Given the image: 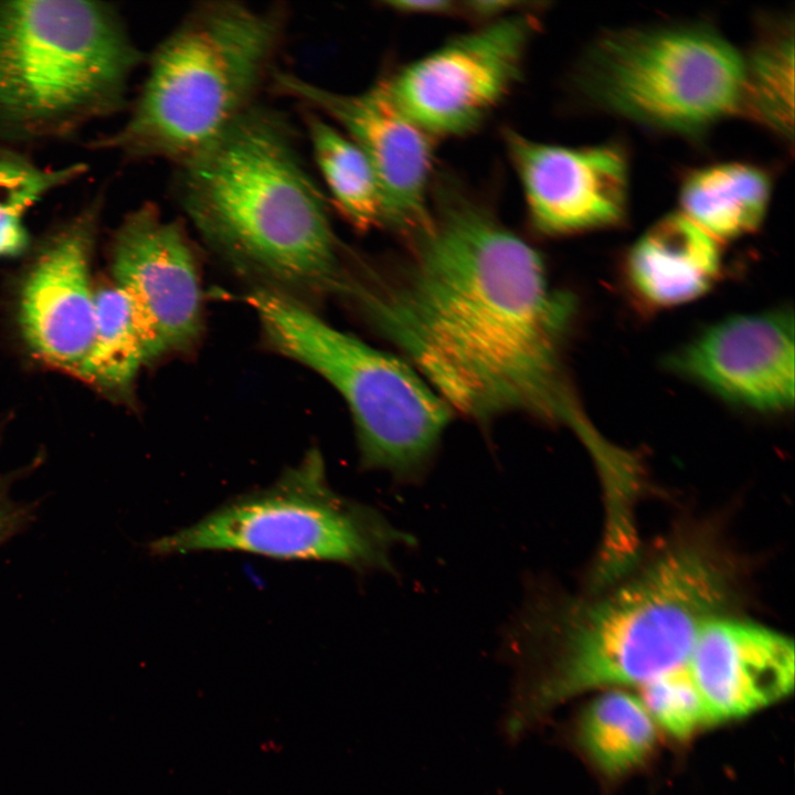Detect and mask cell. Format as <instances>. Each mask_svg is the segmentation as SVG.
<instances>
[{"label":"cell","mask_w":795,"mask_h":795,"mask_svg":"<svg viewBox=\"0 0 795 795\" xmlns=\"http://www.w3.org/2000/svg\"><path fill=\"white\" fill-rule=\"evenodd\" d=\"M386 267L353 266L342 298L467 418L523 413L574 433L589 420L565 367L574 296L539 252L443 182L426 226Z\"/></svg>","instance_id":"obj_1"},{"label":"cell","mask_w":795,"mask_h":795,"mask_svg":"<svg viewBox=\"0 0 795 795\" xmlns=\"http://www.w3.org/2000/svg\"><path fill=\"white\" fill-rule=\"evenodd\" d=\"M173 166L186 220L255 287L303 303L341 295L351 265L284 114L259 102Z\"/></svg>","instance_id":"obj_2"},{"label":"cell","mask_w":795,"mask_h":795,"mask_svg":"<svg viewBox=\"0 0 795 795\" xmlns=\"http://www.w3.org/2000/svg\"><path fill=\"white\" fill-rule=\"evenodd\" d=\"M730 593L729 573L706 547L664 551L637 574L585 604L538 590L512 619V646L550 648L536 708L605 686H642L686 667L701 628Z\"/></svg>","instance_id":"obj_3"},{"label":"cell","mask_w":795,"mask_h":795,"mask_svg":"<svg viewBox=\"0 0 795 795\" xmlns=\"http://www.w3.org/2000/svg\"><path fill=\"white\" fill-rule=\"evenodd\" d=\"M287 22L283 6L195 3L150 54L126 123L95 147L172 165L194 155L259 103Z\"/></svg>","instance_id":"obj_4"},{"label":"cell","mask_w":795,"mask_h":795,"mask_svg":"<svg viewBox=\"0 0 795 795\" xmlns=\"http://www.w3.org/2000/svg\"><path fill=\"white\" fill-rule=\"evenodd\" d=\"M144 61L108 3L0 1V140L62 138L120 110Z\"/></svg>","instance_id":"obj_5"},{"label":"cell","mask_w":795,"mask_h":795,"mask_svg":"<svg viewBox=\"0 0 795 795\" xmlns=\"http://www.w3.org/2000/svg\"><path fill=\"white\" fill-rule=\"evenodd\" d=\"M266 343L311 369L348 405L363 468L420 478L452 417L449 406L405 360L325 321L306 303L262 287L246 297Z\"/></svg>","instance_id":"obj_6"},{"label":"cell","mask_w":795,"mask_h":795,"mask_svg":"<svg viewBox=\"0 0 795 795\" xmlns=\"http://www.w3.org/2000/svg\"><path fill=\"white\" fill-rule=\"evenodd\" d=\"M413 543L378 510L337 494L320 453L311 449L273 485L220 506L151 548L159 555L236 551L390 572L392 551Z\"/></svg>","instance_id":"obj_7"},{"label":"cell","mask_w":795,"mask_h":795,"mask_svg":"<svg viewBox=\"0 0 795 795\" xmlns=\"http://www.w3.org/2000/svg\"><path fill=\"white\" fill-rule=\"evenodd\" d=\"M743 56L704 25L628 29L592 44L579 74L602 108L646 126L697 134L740 108Z\"/></svg>","instance_id":"obj_8"},{"label":"cell","mask_w":795,"mask_h":795,"mask_svg":"<svg viewBox=\"0 0 795 795\" xmlns=\"http://www.w3.org/2000/svg\"><path fill=\"white\" fill-rule=\"evenodd\" d=\"M537 20L518 11L457 35L404 65L385 89L432 138L476 130L521 80Z\"/></svg>","instance_id":"obj_9"},{"label":"cell","mask_w":795,"mask_h":795,"mask_svg":"<svg viewBox=\"0 0 795 795\" xmlns=\"http://www.w3.org/2000/svg\"><path fill=\"white\" fill-rule=\"evenodd\" d=\"M269 88L338 124L361 149L380 184L384 226L406 240L427 225L433 138L398 108L383 82L348 94L277 68Z\"/></svg>","instance_id":"obj_10"},{"label":"cell","mask_w":795,"mask_h":795,"mask_svg":"<svg viewBox=\"0 0 795 795\" xmlns=\"http://www.w3.org/2000/svg\"><path fill=\"white\" fill-rule=\"evenodd\" d=\"M115 284L127 295L148 362L189 349L202 330L194 248L184 225L147 202L129 212L112 246Z\"/></svg>","instance_id":"obj_11"},{"label":"cell","mask_w":795,"mask_h":795,"mask_svg":"<svg viewBox=\"0 0 795 795\" xmlns=\"http://www.w3.org/2000/svg\"><path fill=\"white\" fill-rule=\"evenodd\" d=\"M669 369L722 401L760 413L794 404V316L739 314L703 329L667 359Z\"/></svg>","instance_id":"obj_12"},{"label":"cell","mask_w":795,"mask_h":795,"mask_svg":"<svg viewBox=\"0 0 795 795\" xmlns=\"http://www.w3.org/2000/svg\"><path fill=\"white\" fill-rule=\"evenodd\" d=\"M505 141L537 231L560 236L624 221L628 167L617 146L572 148L539 142L511 129L505 131Z\"/></svg>","instance_id":"obj_13"},{"label":"cell","mask_w":795,"mask_h":795,"mask_svg":"<svg viewBox=\"0 0 795 795\" xmlns=\"http://www.w3.org/2000/svg\"><path fill=\"white\" fill-rule=\"evenodd\" d=\"M96 203L45 243L20 295L19 321L29 347L46 363L71 373L87 353L95 332L89 267Z\"/></svg>","instance_id":"obj_14"},{"label":"cell","mask_w":795,"mask_h":795,"mask_svg":"<svg viewBox=\"0 0 795 795\" xmlns=\"http://www.w3.org/2000/svg\"><path fill=\"white\" fill-rule=\"evenodd\" d=\"M791 638L760 624L714 617L699 632L687 668L709 724L749 716L794 688Z\"/></svg>","instance_id":"obj_15"},{"label":"cell","mask_w":795,"mask_h":795,"mask_svg":"<svg viewBox=\"0 0 795 795\" xmlns=\"http://www.w3.org/2000/svg\"><path fill=\"white\" fill-rule=\"evenodd\" d=\"M721 274L717 241L680 213L668 214L646 230L629 247L623 264L629 294L649 310L701 297Z\"/></svg>","instance_id":"obj_16"},{"label":"cell","mask_w":795,"mask_h":795,"mask_svg":"<svg viewBox=\"0 0 795 795\" xmlns=\"http://www.w3.org/2000/svg\"><path fill=\"white\" fill-rule=\"evenodd\" d=\"M770 197L768 176L743 162L695 170L680 189L682 214L716 241L739 239L757 230Z\"/></svg>","instance_id":"obj_17"},{"label":"cell","mask_w":795,"mask_h":795,"mask_svg":"<svg viewBox=\"0 0 795 795\" xmlns=\"http://www.w3.org/2000/svg\"><path fill=\"white\" fill-rule=\"evenodd\" d=\"M301 115L332 205L359 231L384 226L380 184L364 153L317 112L305 107Z\"/></svg>","instance_id":"obj_18"},{"label":"cell","mask_w":795,"mask_h":795,"mask_svg":"<svg viewBox=\"0 0 795 795\" xmlns=\"http://www.w3.org/2000/svg\"><path fill=\"white\" fill-rule=\"evenodd\" d=\"M581 742L602 772L616 776L640 765L657 742V725L638 697L611 690L584 710Z\"/></svg>","instance_id":"obj_19"},{"label":"cell","mask_w":795,"mask_h":795,"mask_svg":"<svg viewBox=\"0 0 795 795\" xmlns=\"http://www.w3.org/2000/svg\"><path fill=\"white\" fill-rule=\"evenodd\" d=\"M148 362L127 295L116 285L95 292V332L73 374L108 392L125 394Z\"/></svg>","instance_id":"obj_20"},{"label":"cell","mask_w":795,"mask_h":795,"mask_svg":"<svg viewBox=\"0 0 795 795\" xmlns=\"http://www.w3.org/2000/svg\"><path fill=\"white\" fill-rule=\"evenodd\" d=\"M740 108L783 138L794 123L793 24L782 21L767 29L748 57Z\"/></svg>","instance_id":"obj_21"},{"label":"cell","mask_w":795,"mask_h":795,"mask_svg":"<svg viewBox=\"0 0 795 795\" xmlns=\"http://www.w3.org/2000/svg\"><path fill=\"white\" fill-rule=\"evenodd\" d=\"M86 170L83 163L42 168L24 155L0 147V258L23 254L30 245L26 212L45 194Z\"/></svg>","instance_id":"obj_22"},{"label":"cell","mask_w":795,"mask_h":795,"mask_svg":"<svg viewBox=\"0 0 795 795\" xmlns=\"http://www.w3.org/2000/svg\"><path fill=\"white\" fill-rule=\"evenodd\" d=\"M638 697L656 725L686 739L709 724L698 688L687 668L660 676L640 687Z\"/></svg>","instance_id":"obj_23"},{"label":"cell","mask_w":795,"mask_h":795,"mask_svg":"<svg viewBox=\"0 0 795 795\" xmlns=\"http://www.w3.org/2000/svg\"><path fill=\"white\" fill-rule=\"evenodd\" d=\"M390 10L405 14L446 15L462 12V4L446 0H400L385 1Z\"/></svg>","instance_id":"obj_24"},{"label":"cell","mask_w":795,"mask_h":795,"mask_svg":"<svg viewBox=\"0 0 795 795\" xmlns=\"http://www.w3.org/2000/svg\"><path fill=\"white\" fill-rule=\"evenodd\" d=\"M20 520L21 511L0 485V543L18 528Z\"/></svg>","instance_id":"obj_25"}]
</instances>
